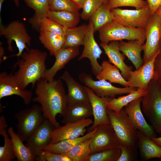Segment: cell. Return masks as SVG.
Masks as SVG:
<instances>
[{
  "mask_svg": "<svg viewBox=\"0 0 161 161\" xmlns=\"http://www.w3.org/2000/svg\"><path fill=\"white\" fill-rule=\"evenodd\" d=\"M61 78L49 81L42 78L36 83V96L32 101L40 104L44 116L55 128L60 126L56 120L59 114L63 116L68 104L66 94Z\"/></svg>",
  "mask_w": 161,
  "mask_h": 161,
  "instance_id": "obj_1",
  "label": "cell"
},
{
  "mask_svg": "<svg viewBox=\"0 0 161 161\" xmlns=\"http://www.w3.org/2000/svg\"><path fill=\"white\" fill-rule=\"evenodd\" d=\"M47 53L36 49L24 51L14 66H18L14 75L21 88L25 89L30 84L32 87L43 78L46 69L45 61Z\"/></svg>",
  "mask_w": 161,
  "mask_h": 161,
  "instance_id": "obj_2",
  "label": "cell"
},
{
  "mask_svg": "<svg viewBox=\"0 0 161 161\" xmlns=\"http://www.w3.org/2000/svg\"><path fill=\"white\" fill-rule=\"evenodd\" d=\"M110 124L113 128L120 145L137 149V131L123 108L119 113L107 109Z\"/></svg>",
  "mask_w": 161,
  "mask_h": 161,
  "instance_id": "obj_3",
  "label": "cell"
},
{
  "mask_svg": "<svg viewBox=\"0 0 161 161\" xmlns=\"http://www.w3.org/2000/svg\"><path fill=\"white\" fill-rule=\"evenodd\" d=\"M142 111L155 131L161 135V87L152 79L141 100Z\"/></svg>",
  "mask_w": 161,
  "mask_h": 161,
  "instance_id": "obj_4",
  "label": "cell"
},
{
  "mask_svg": "<svg viewBox=\"0 0 161 161\" xmlns=\"http://www.w3.org/2000/svg\"><path fill=\"white\" fill-rule=\"evenodd\" d=\"M101 42L108 44L112 41L138 40L144 44L145 30L125 27L114 21L106 24L98 31Z\"/></svg>",
  "mask_w": 161,
  "mask_h": 161,
  "instance_id": "obj_5",
  "label": "cell"
},
{
  "mask_svg": "<svg viewBox=\"0 0 161 161\" xmlns=\"http://www.w3.org/2000/svg\"><path fill=\"white\" fill-rule=\"evenodd\" d=\"M15 117L17 121L16 133L23 141H26L46 119L41 106L37 104L16 113Z\"/></svg>",
  "mask_w": 161,
  "mask_h": 161,
  "instance_id": "obj_6",
  "label": "cell"
},
{
  "mask_svg": "<svg viewBox=\"0 0 161 161\" xmlns=\"http://www.w3.org/2000/svg\"><path fill=\"white\" fill-rule=\"evenodd\" d=\"M0 18V34L7 39L8 50L13 51L12 43L13 41H14L18 52L13 56L16 55L19 57L25 49L29 50L28 47H30L31 45V38L25 25L18 21H14L5 26L2 24Z\"/></svg>",
  "mask_w": 161,
  "mask_h": 161,
  "instance_id": "obj_7",
  "label": "cell"
},
{
  "mask_svg": "<svg viewBox=\"0 0 161 161\" xmlns=\"http://www.w3.org/2000/svg\"><path fill=\"white\" fill-rule=\"evenodd\" d=\"M145 30L146 39L143 49V64L148 62L160 52L161 17L155 13L151 15Z\"/></svg>",
  "mask_w": 161,
  "mask_h": 161,
  "instance_id": "obj_8",
  "label": "cell"
},
{
  "mask_svg": "<svg viewBox=\"0 0 161 161\" xmlns=\"http://www.w3.org/2000/svg\"><path fill=\"white\" fill-rule=\"evenodd\" d=\"M113 21L125 27L145 29L151 16L148 5L142 9H111Z\"/></svg>",
  "mask_w": 161,
  "mask_h": 161,
  "instance_id": "obj_9",
  "label": "cell"
},
{
  "mask_svg": "<svg viewBox=\"0 0 161 161\" xmlns=\"http://www.w3.org/2000/svg\"><path fill=\"white\" fill-rule=\"evenodd\" d=\"M79 79L97 95L101 97H108L113 98L117 95L128 94L137 89L131 86L124 88L116 87L105 80H95L90 75L85 73H80L79 76Z\"/></svg>",
  "mask_w": 161,
  "mask_h": 161,
  "instance_id": "obj_10",
  "label": "cell"
},
{
  "mask_svg": "<svg viewBox=\"0 0 161 161\" xmlns=\"http://www.w3.org/2000/svg\"><path fill=\"white\" fill-rule=\"evenodd\" d=\"M88 25L83 45V49L78 60L80 61L85 58H88L90 61L92 72L96 76L102 69V66L98 63L97 59L100 58L103 51L95 39L93 24L90 20Z\"/></svg>",
  "mask_w": 161,
  "mask_h": 161,
  "instance_id": "obj_11",
  "label": "cell"
},
{
  "mask_svg": "<svg viewBox=\"0 0 161 161\" xmlns=\"http://www.w3.org/2000/svg\"><path fill=\"white\" fill-rule=\"evenodd\" d=\"M93 121L87 118L80 121L66 123L63 126L55 128L50 134V143H57L66 139H73L84 135L86 128L92 124Z\"/></svg>",
  "mask_w": 161,
  "mask_h": 161,
  "instance_id": "obj_12",
  "label": "cell"
},
{
  "mask_svg": "<svg viewBox=\"0 0 161 161\" xmlns=\"http://www.w3.org/2000/svg\"><path fill=\"white\" fill-rule=\"evenodd\" d=\"M91 138L90 148L92 153L120 147L115 132L110 124L100 125Z\"/></svg>",
  "mask_w": 161,
  "mask_h": 161,
  "instance_id": "obj_13",
  "label": "cell"
},
{
  "mask_svg": "<svg viewBox=\"0 0 161 161\" xmlns=\"http://www.w3.org/2000/svg\"><path fill=\"white\" fill-rule=\"evenodd\" d=\"M12 95L21 97L27 105L30 102L32 96L31 91L21 88L14 74L3 72L0 74V99Z\"/></svg>",
  "mask_w": 161,
  "mask_h": 161,
  "instance_id": "obj_14",
  "label": "cell"
},
{
  "mask_svg": "<svg viewBox=\"0 0 161 161\" xmlns=\"http://www.w3.org/2000/svg\"><path fill=\"white\" fill-rule=\"evenodd\" d=\"M142 97L132 101L124 107L129 119L137 130L152 138L156 137L155 130L146 121L141 107Z\"/></svg>",
  "mask_w": 161,
  "mask_h": 161,
  "instance_id": "obj_15",
  "label": "cell"
},
{
  "mask_svg": "<svg viewBox=\"0 0 161 161\" xmlns=\"http://www.w3.org/2000/svg\"><path fill=\"white\" fill-rule=\"evenodd\" d=\"M84 88L88 97L94 117L93 123L88 129L89 131L100 125L110 124L106 104L112 98L100 97L89 88L84 86Z\"/></svg>",
  "mask_w": 161,
  "mask_h": 161,
  "instance_id": "obj_16",
  "label": "cell"
},
{
  "mask_svg": "<svg viewBox=\"0 0 161 161\" xmlns=\"http://www.w3.org/2000/svg\"><path fill=\"white\" fill-rule=\"evenodd\" d=\"M55 128L45 119L40 126L26 140V146L36 157L51 142L50 134Z\"/></svg>",
  "mask_w": 161,
  "mask_h": 161,
  "instance_id": "obj_17",
  "label": "cell"
},
{
  "mask_svg": "<svg viewBox=\"0 0 161 161\" xmlns=\"http://www.w3.org/2000/svg\"><path fill=\"white\" fill-rule=\"evenodd\" d=\"M157 55L148 62L143 64L137 69L131 72L127 80L129 86L147 89L151 81L154 79V63Z\"/></svg>",
  "mask_w": 161,
  "mask_h": 161,
  "instance_id": "obj_18",
  "label": "cell"
},
{
  "mask_svg": "<svg viewBox=\"0 0 161 161\" xmlns=\"http://www.w3.org/2000/svg\"><path fill=\"white\" fill-rule=\"evenodd\" d=\"M100 46L108 58L109 62L119 69L124 78L127 81L133 68L125 63V56L120 52L119 41H112L108 44L101 42Z\"/></svg>",
  "mask_w": 161,
  "mask_h": 161,
  "instance_id": "obj_19",
  "label": "cell"
},
{
  "mask_svg": "<svg viewBox=\"0 0 161 161\" xmlns=\"http://www.w3.org/2000/svg\"><path fill=\"white\" fill-rule=\"evenodd\" d=\"M79 53V47L61 48L55 56V60L53 65L49 69H46L42 78L49 81H52L57 72Z\"/></svg>",
  "mask_w": 161,
  "mask_h": 161,
  "instance_id": "obj_20",
  "label": "cell"
},
{
  "mask_svg": "<svg viewBox=\"0 0 161 161\" xmlns=\"http://www.w3.org/2000/svg\"><path fill=\"white\" fill-rule=\"evenodd\" d=\"M61 78L67 87L68 104L89 102L84 86L75 80L68 72L65 71Z\"/></svg>",
  "mask_w": 161,
  "mask_h": 161,
  "instance_id": "obj_21",
  "label": "cell"
},
{
  "mask_svg": "<svg viewBox=\"0 0 161 161\" xmlns=\"http://www.w3.org/2000/svg\"><path fill=\"white\" fill-rule=\"evenodd\" d=\"M92 115L89 102L68 103L61 122L65 124L77 122Z\"/></svg>",
  "mask_w": 161,
  "mask_h": 161,
  "instance_id": "obj_22",
  "label": "cell"
},
{
  "mask_svg": "<svg viewBox=\"0 0 161 161\" xmlns=\"http://www.w3.org/2000/svg\"><path fill=\"white\" fill-rule=\"evenodd\" d=\"M137 147L142 160L161 158V147L141 131H137Z\"/></svg>",
  "mask_w": 161,
  "mask_h": 161,
  "instance_id": "obj_23",
  "label": "cell"
},
{
  "mask_svg": "<svg viewBox=\"0 0 161 161\" xmlns=\"http://www.w3.org/2000/svg\"><path fill=\"white\" fill-rule=\"evenodd\" d=\"M144 44L138 40L119 41L120 51L132 63L136 69L144 63L141 53L143 51Z\"/></svg>",
  "mask_w": 161,
  "mask_h": 161,
  "instance_id": "obj_24",
  "label": "cell"
},
{
  "mask_svg": "<svg viewBox=\"0 0 161 161\" xmlns=\"http://www.w3.org/2000/svg\"><path fill=\"white\" fill-rule=\"evenodd\" d=\"M96 129V128L85 135L76 139H66L55 143H49L44 147L43 150L58 154H65L76 145L91 138Z\"/></svg>",
  "mask_w": 161,
  "mask_h": 161,
  "instance_id": "obj_25",
  "label": "cell"
},
{
  "mask_svg": "<svg viewBox=\"0 0 161 161\" xmlns=\"http://www.w3.org/2000/svg\"><path fill=\"white\" fill-rule=\"evenodd\" d=\"M102 69L96 76L97 80H104L111 83L120 84L125 87L129 86V84L120 72L119 69L109 61H103L101 64Z\"/></svg>",
  "mask_w": 161,
  "mask_h": 161,
  "instance_id": "obj_26",
  "label": "cell"
},
{
  "mask_svg": "<svg viewBox=\"0 0 161 161\" xmlns=\"http://www.w3.org/2000/svg\"><path fill=\"white\" fill-rule=\"evenodd\" d=\"M8 133L11 139L15 154L18 161H34L36 156L30 149L25 145L23 141L16 133L12 127L7 129Z\"/></svg>",
  "mask_w": 161,
  "mask_h": 161,
  "instance_id": "obj_27",
  "label": "cell"
},
{
  "mask_svg": "<svg viewBox=\"0 0 161 161\" xmlns=\"http://www.w3.org/2000/svg\"><path fill=\"white\" fill-rule=\"evenodd\" d=\"M88 27V24H83L79 26L66 28L63 48L79 47L83 45Z\"/></svg>",
  "mask_w": 161,
  "mask_h": 161,
  "instance_id": "obj_28",
  "label": "cell"
},
{
  "mask_svg": "<svg viewBox=\"0 0 161 161\" xmlns=\"http://www.w3.org/2000/svg\"><path fill=\"white\" fill-rule=\"evenodd\" d=\"M65 35L52 32L40 31L39 40L51 55L55 56L58 51L63 48L65 42Z\"/></svg>",
  "mask_w": 161,
  "mask_h": 161,
  "instance_id": "obj_29",
  "label": "cell"
},
{
  "mask_svg": "<svg viewBox=\"0 0 161 161\" xmlns=\"http://www.w3.org/2000/svg\"><path fill=\"white\" fill-rule=\"evenodd\" d=\"M146 92V90L138 88L126 95L120 96L117 98H112L106 103V108L107 109L119 113L124 107L134 100L142 97Z\"/></svg>",
  "mask_w": 161,
  "mask_h": 161,
  "instance_id": "obj_30",
  "label": "cell"
},
{
  "mask_svg": "<svg viewBox=\"0 0 161 161\" xmlns=\"http://www.w3.org/2000/svg\"><path fill=\"white\" fill-rule=\"evenodd\" d=\"M47 17L67 28L76 26L80 19L79 12L49 10Z\"/></svg>",
  "mask_w": 161,
  "mask_h": 161,
  "instance_id": "obj_31",
  "label": "cell"
},
{
  "mask_svg": "<svg viewBox=\"0 0 161 161\" xmlns=\"http://www.w3.org/2000/svg\"><path fill=\"white\" fill-rule=\"evenodd\" d=\"M26 4L32 9L35 13L30 19V22L37 28L38 21L42 18L47 17L49 10V0H24Z\"/></svg>",
  "mask_w": 161,
  "mask_h": 161,
  "instance_id": "obj_32",
  "label": "cell"
},
{
  "mask_svg": "<svg viewBox=\"0 0 161 161\" xmlns=\"http://www.w3.org/2000/svg\"><path fill=\"white\" fill-rule=\"evenodd\" d=\"M92 21L95 32L113 21L111 9L103 3L90 19Z\"/></svg>",
  "mask_w": 161,
  "mask_h": 161,
  "instance_id": "obj_33",
  "label": "cell"
},
{
  "mask_svg": "<svg viewBox=\"0 0 161 161\" xmlns=\"http://www.w3.org/2000/svg\"><path fill=\"white\" fill-rule=\"evenodd\" d=\"M91 138L74 146L64 154L71 159L72 161H88L92 153L90 148Z\"/></svg>",
  "mask_w": 161,
  "mask_h": 161,
  "instance_id": "obj_34",
  "label": "cell"
},
{
  "mask_svg": "<svg viewBox=\"0 0 161 161\" xmlns=\"http://www.w3.org/2000/svg\"><path fill=\"white\" fill-rule=\"evenodd\" d=\"M0 134L3 137L4 144L0 147V161H11L16 158L11 139L6 128L0 130Z\"/></svg>",
  "mask_w": 161,
  "mask_h": 161,
  "instance_id": "obj_35",
  "label": "cell"
},
{
  "mask_svg": "<svg viewBox=\"0 0 161 161\" xmlns=\"http://www.w3.org/2000/svg\"><path fill=\"white\" fill-rule=\"evenodd\" d=\"M121 154L120 147L114 148L92 153L88 161H117Z\"/></svg>",
  "mask_w": 161,
  "mask_h": 161,
  "instance_id": "obj_36",
  "label": "cell"
},
{
  "mask_svg": "<svg viewBox=\"0 0 161 161\" xmlns=\"http://www.w3.org/2000/svg\"><path fill=\"white\" fill-rule=\"evenodd\" d=\"M37 28H39L40 31H46L60 35H65L66 28L53 20L46 17L38 21Z\"/></svg>",
  "mask_w": 161,
  "mask_h": 161,
  "instance_id": "obj_37",
  "label": "cell"
},
{
  "mask_svg": "<svg viewBox=\"0 0 161 161\" xmlns=\"http://www.w3.org/2000/svg\"><path fill=\"white\" fill-rule=\"evenodd\" d=\"M49 10L78 12L79 9L71 0H49Z\"/></svg>",
  "mask_w": 161,
  "mask_h": 161,
  "instance_id": "obj_38",
  "label": "cell"
},
{
  "mask_svg": "<svg viewBox=\"0 0 161 161\" xmlns=\"http://www.w3.org/2000/svg\"><path fill=\"white\" fill-rule=\"evenodd\" d=\"M107 4L111 9L126 6L131 7L136 9H139L148 5L147 1L143 0H109Z\"/></svg>",
  "mask_w": 161,
  "mask_h": 161,
  "instance_id": "obj_39",
  "label": "cell"
},
{
  "mask_svg": "<svg viewBox=\"0 0 161 161\" xmlns=\"http://www.w3.org/2000/svg\"><path fill=\"white\" fill-rule=\"evenodd\" d=\"M103 3L101 0H85L82 8L81 17L84 20L90 19Z\"/></svg>",
  "mask_w": 161,
  "mask_h": 161,
  "instance_id": "obj_40",
  "label": "cell"
},
{
  "mask_svg": "<svg viewBox=\"0 0 161 161\" xmlns=\"http://www.w3.org/2000/svg\"><path fill=\"white\" fill-rule=\"evenodd\" d=\"M35 160L38 161H72L71 159L64 155L44 150L36 157Z\"/></svg>",
  "mask_w": 161,
  "mask_h": 161,
  "instance_id": "obj_41",
  "label": "cell"
},
{
  "mask_svg": "<svg viewBox=\"0 0 161 161\" xmlns=\"http://www.w3.org/2000/svg\"><path fill=\"white\" fill-rule=\"evenodd\" d=\"M121 154L117 161H133L137 158V149L125 146L120 145Z\"/></svg>",
  "mask_w": 161,
  "mask_h": 161,
  "instance_id": "obj_42",
  "label": "cell"
},
{
  "mask_svg": "<svg viewBox=\"0 0 161 161\" xmlns=\"http://www.w3.org/2000/svg\"><path fill=\"white\" fill-rule=\"evenodd\" d=\"M153 79L161 87V52L158 54L155 59Z\"/></svg>",
  "mask_w": 161,
  "mask_h": 161,
  "instance_id": "obj_43",
  "label": "cell"
},
{
  "mask_svg": "<svg viewBox=\"0 0 161 161\" xmlns=\"http://www.w3.org/2000/svg\"><path fill=\"white\" fill-rule=\"evenodd\" d=\"M151 15L154 14L161 5V0H146Z\"/></svg>",
  "mask_w": 161,
  "mask_h": 161,
  "instance_id": "obj_44",
  "label": "cell"
},
{
  "mask_svg": "<svg viewBox=\"0 0 161 161\" xmlns=\"http://www.w3.org/2000/svg\"><path fill=\"white\" fill-rule=\"evenodd\" d=\"M7 126L5 118L3 115H1L0 117V130L6 128Z\"/></svg>",
  "mask_w": 161,
  "mask_h": 161,
  "instance_id": "obj_45",
  "label": "cell"
},
{
  "mask_svg": "<svg viewBox=\"0 0 161 161\" xmlns=\"http://www.w3.org/2000/svg\"><path fill=\"white\" fill-rule=\"evenodd\" d=\"M79 9L82 8L85 0H71Z\"/></svg>",
  "mask_w": 161,
  "mask_h": 161,
  "instance_id": "obj_46",
  "label": "cell"
},
{
  "mask_svg": "<svg viewBox=\"0 0 161 161\" xmlns=\"http://www.w3.org/2000/svg\"><path fill=\"white\" fill-rule=\"evenodd\" d=\"M151 139L155 143L161 147V137H153Z\"/></svg>",
  "mask_w": 161,
  "mask_h": 161,
  "instance_id": "obj_47",
  "label": "cell"
},
{
  "mask_svg": "<svg viewBox=\"0 0 161 161\" xmlns=\"http://www.w3.org/2000/svg\"><path fill=\"white\" fill-rule=\"evenodd\" d=\"M4 54V49L1 45L0 47V63L2 61V58Z\"/></svg>",
  "mask_w": 161,
  "mask_h": 161,
  "instance_id": "obj_48",
  "label": "cell"
},
{
  "mask_svg": "<svg viewBox=\"0 0 161 161\" xmlns=\"http://www.w3.org/2000/svg\"><path fill=\"white\" fill-rule=\"evenodd\" d=\"M155 13L161 17V5L157 9Z\"/></svg>",
  "mask_w": 161,
  "mask_h": 161,
  "instance_id": "obj_49",
  "label": "cell"
},
{
  "mask_svg": "<svg viewBox=\"0 0 161 161\" xmlns=\"http://www.w3.org/2000/svg\"><path fill=\"white\" fill-rule=\"evenodd\" d=\"M5 0H0V12L1 10L2 6L3 3Z\"/></svg>",
  "mask_w": 161,
  "mask_h": 161,
  "instance_id": "obj_50",
  "label": "cell"
},
{
  "mask_svg": "<svg viewBox=\"0 0 161 161\" xmlns=\"http://www.w3.org/2000/svg\"><path fill=\"white\" fill-rule=\"evenodd\" d=\"M15 2V3L16 5L17 6H18L19 4V0H13Z\"/></svg>",
  "mask_w": 161,
  "mask_h": 161,
  "instance_id": "obj_51",
  "label": "cell"
},
{
  "mask_svg": "<svg viewBox=\"0 0 161 161\" xmlns=\"http://www.w3.org/2000/svg\"><path fill=\"white\" fill-rule=\"evenodd\" d=\"M102 2L104 3H105L107 4L109 0H101Z\"/></svg>",
  "mask_w": 161,
  "mask_h": 161,
  "instance_id": "obj_52",
  "label": "cell"
},
{
  "mask_svg": "<svg viewBox=\"0 0 161 161\" xmlns=\"http://www.w3.org/2000/svg\"><path fill=\"white\" fill-rule=\"evenodd\" d=\"M159 50H160V52H161V38H160V42Z\"/></svg>",
  "mask_w": 161,
  "mask_h": 161,
  "instance_id": "obj_53",
  "label": "cell"
}]
</instances>
